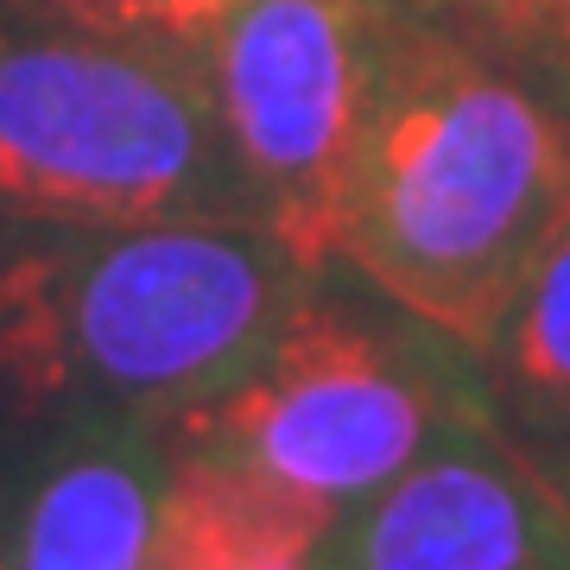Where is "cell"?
I'll use <instances>...</instances> for the list:
<instances>
[{"label":"cell","instance_id":"obj_1","mask_svg":"<svg viewBox=\"0 0 570 570\" xmlns=\"http://www.w3.org/2000/svg\"><path fill=\"white\" fill-rule=\"evenodd\" d=\"M564 223L570 89L400 20L330 266L475 362Z\"/></svg>","mask_w":570,"mask_h":570},{"label":"cell","instance_id":"obj_2","mask_svg":"<svg viewBox=\"0 0 570 570\" xmlns=\"http://www.w3.org/2000/svg\"><path fill=\"white\" fill-rule=\"evenodd\" d=\"M311 279L247 223H0V444L171 419L228 381Z\"/></svg>","mask_w":570,"mask_h":570},{"label":"cell","instance_id":"obj_3","mask_svg":"<svg viewBox=\"0 0 570 570\" xmlns=\"http://www.w3.org/2000/svg\"><path fill=\"white\" fill-rule=\"evenodd\" d=\"M475 412L456 348L406 311L381 317V292L362 305L317 273L228 381L165 419V438L178 463L330 539Z\"/></svg>","mask_w":570,"mask_h":570},{"label":"cell","instance_id":"obj_4","mask_svg":"<svg viewBox=\"0 0 570 570\" xmlns=\"http://www.w3.org/2000/svg\"><path fill=\"white\" fill-rule=\"evenodd\" d=\"M0 223H254L197 63L0 0Z\"/></svg>","mask_w":570,"mask_h":570},{"label":"cell","instance_id":"obj_5","mask_svg":"<svg viewBox=\"0 0 570 570\" xmlns=\"http://www.w3.org/2000/svg\"><path fill=\"white\" fill-rule=\"evenodd\" d=\"M381 0H242L197 51L254 223L305 266H330L336 204L393 58Z\"/></svg>","mask_w":570,"mask_h":570},{"label":"cell","instance_id":"obj_6","mask_svg":"<svg viewBox=\"0 0 570 570\" xmlns=\"http://www.w3.org/2000/svg\"><path fill=\"white\" fill-rule=\"evenodd\" d=\"M317 570H570V513L475 412L348 513Z\"/></svg>","mask_w":570,"mask_h":570},{"label":"cell","instance_id":"obj_7","mask_svg":"<svg viewBox=\"0 0 570 570\" xmlns=\"http://www.w3.org/2000/svg\"><path fill=\"white\" fill-rule=\"evenodd\" d=\"M165 419H89L0 444V570H159Z\"/></svg>","mask_w":570,"mask_h":570},{"label":"cell","instance_id":"obj_8","mask_svg":"<svg viewBox=\"0 0 570 570\" xmlns=\"http://www.w3.org/2000/svg\"><path fill=\"white\" fill-rule=\"evenodd\" d=\"M469 374L482 412L508 444H532L570 425V223L532 266V279L520 285V298L494 324Z\"/></svg>","mask_w":570,"mask_h":570},{"label":"cell","instance_id":"obj_9","mask_svg":"<svg viewBox=\"0 0 570 570\" xmlns=\"http://www.w3.org/2000/svg\"><path fill=\"white\" fill-rule=\"evenodd\" d=\"M450 39L570 89V0H406Z\"/></svg>","mask_w":570,"mask_h":570},{"label":"cell","instance_id":"obj_10","mask_svg":"<svg viewBox=\"0 0 570 570\" xmlns=\"http://www.w3.org/2000/svg\"><path fill=\"white\" fill-rule=\"evenodd\" d=\"M13 7L39 13V20L77 26V32H96V39H121L190 63L223 32V20L242 0H13Z\"/></svg>","mask_w":570,"mask_h":570},{"label":"cell","instance_id":"obj_11","mask_svg":"<svg viewBox=\"0 0 570 570\" xmlns=\"http://www.w3.org/2000/svg\"><path fill=\"white\" fill-rule=\"evenodd\" d=\"M520 456L532 463V475L546 482L551 494H558V508L570 513V425L546 431V438H532V444H513Z\"/></svg>","mask_w":570,"mask_h":570}]
</instances>
